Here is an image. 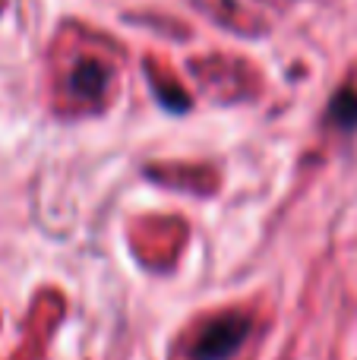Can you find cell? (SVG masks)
Masks as SVG:
<instances>
[{
  "instance_id": "2",
  "label": "cell",
  "mask_w": 357,
  "mask_h": 360,
  "mask_svg": "<svg viewBox=\"0 0 357 360\" xmlns=\"http://www.w3.org/2000/svg\"><path fill=\"white\" fill-rule=\"evenodd\" d=\"M70 89L82 98H98L101 89H105V67L95 60H82L70 76Z\"/></svg>"
},
{
  "instance_id": "1",
  "label": "cell",
  "mask_w": 357,
  "mask_h": 360,
  "mask_svg": "<svg viewBox=\"0 0 357 360\" xmlns=\"http://www.w3.org/2000/svg\"><path fill=\"white\" fill-rule=\"evenodd\" d=\"M253 323L244 313H221L209 319L193 342V360H228L244 348Z\"/></svg>"
},
{
  "instance_id": "3",
  "label": "cell",
  "mask_w": 357,
  "mask_h": 360,
  "mask_svg": "<svg viewBox=\"0 0 357 360\" xmlns=\"http://www.w3.org/2000/svg\"><path fill=\"white\" fill-rule=\"evenodd\" d=\"M329 120L339 130H357V89L335 92L332 105H329Z\"/></svg>"
}]
</instances>
